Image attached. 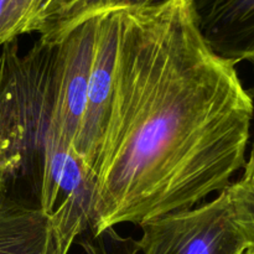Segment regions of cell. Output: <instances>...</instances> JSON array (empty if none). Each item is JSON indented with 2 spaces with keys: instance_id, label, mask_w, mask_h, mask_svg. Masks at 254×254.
Listing matches in <instances>:
<instances>
[{
  "instance_id": "obj_1",
  "label": "cell",
  "mask_w": 254,
  "mask_h": 254,
  "mask_svg": "<svg viewBox=\"0 0 254 254\" xmlns=\"http://www.w3.org/2000/svg\"><path fill=\"white\" fill-rule=\"evenodd\" d=\"M254 99L203 40L193 0L119 7L89 231L195 207L245 168Z\"/></svg>"
},
{
  "instance_id": "obj_2",
  "label": "cell",
  "mask_w": 254,
  "mask_h": 254,
  "mask_svg": "<svg viewBox=\"0 0 254 254\" xmlns=\"http://www.w3.org/2000/svg\"><path fill=\"white\" fill-rule=\"evenodd\" d=\"M139 254H245L247 242L223 190L208 202L143 223Z\"/></svg>"
},
{
  "instance_id": "obj_3",
  "label": "cell",
  "mask_w": 254,
  "mask_h": 254,
  "mask_svg": "<svg viewBox=\"0 0 254 254\" xmlns=\"http://www.w3.org/2000/svg\"><path fill=\"white\" fill-rule=\"evenodd\" d=\"M96 35V16L62 32L54 42L52 118L73 145L86 106ZM45 41V40H44Z\"/></svg>"
},
{
  "instance_id": "obj_4",
  "label": "cell",
  "mask_w": 254,
  "mask_h": 254,
  "mask_svg": "<svg viewBox=\"0 0 254 254\" xmlns=\"http://www.w3.org/2000/svg\"><path fill=\"white\" fill-rule=\"evenodd\" d=\"M96 16V35L86 106L73 148L93 174L108 123L113 92V73L119 31V7Z\"/></svg>"
},
{
  "instance_id": "obj_5",
  "label": "cell",
  "mask_w": 254,
  "mask_h": 254,
  "mask_svg": "<svg viewBox=\"0 0 254 254\" xmlns=\"http://www.w3.org/2000/svg\"><path fill=\"white\" fill-rule=\"evenodd\" d=\"M203 40L235 64H254V0H193Z\"/></svg>"
},
{
  "instance_id": "obj_6",
  "label": "cell",
  "mask_w": 254,
  "mask_h": 254,
  "mask_svg": "<svg viewBox=\"0 0 254 254\" xmlns=\"http://www.w3.org/2000/svg\"><path fill=\"white\" fill-rule=\"evenodd\" d=\"M0 254H50L47 222L37 206L0 197Z\"/></svg>"
},
{
  "instance_id": "obj_7",
  "label": "cell",
  "mask_w": 254,
  "mask_h": 254,
  "mask_svg": "<svg viewBox=\"0 0 254 254\" xmlns=\"http://www.w3.org/2000/svg\"><path fill=\"white\" fill-rule=\"evenodd\" d=\"M40 0H0V46L29 34Z\"/></svg>"
},
{
  "instance_id": "obj_8",
  "label": "cell",
  "mask_w": 254,
  "mask_h": 254,
  "mask_svg": "<svg viewBox=\"0 0 254 254\" xmlns=\"http://www.w3.org/2000/svg\"><path fill=\"white\" fill-rule=\"evenodd\" d=\"M233 217L242 232L248 250L254 251V184L237 180L226 189Z\"/></svg>"
},
{
  "instance_id": "obj_9",
  "label": "cell",
  "mask_w": 254,
  "mask_h": 254,
  "mask_svg": "<svg viewBox=\"0 0 254 254\" xmlns=\"http://www.w3.org/2000/svg\"><path fill=\"white\" fill-rule=\"evenodd\" d=\"M122 4H123V0H77L67 10L66 14L60 19V21L51 30V32H49L45 36H41V39L54 41L62 32H64L69 27L74 26L78 22L83 21L87 17L92 16L99 11H103V10L121 7Z\"/></svg>"
},
{
  "instance_id": "obj_10",
  "label": "cell",
  "mask_w": 254,
  "mask_h": 254,
  "mask_svg": "<svg viewBox=\"0 0 254 254\" xmlns=\"http://www.w3.org/2000/svg\"><path fill=\"white\" fill-rule=\"evenodd\" d=\"M82 246L87 254H139L136 241L121 237L114 228L92 236L91 240L83 241Z\"/></svg>"
},
{
  "instance_id": "obj_11",
  "label": "cell",
  "mask_w": 254,
  "mask_h": 254,
  "mask_svg": "<svg viewBox=\"0 0 254 254\" xmlns=\"http://www.w3.org/2000/svg\"><path fill=\"white\" fill-rule=\"evenodd\" d=\"M76 1L77 0H40L39 10L30 25L29 34L37 32L40 36H45L51 32L60 19Z\"/></svg>"
},
{
  "instance_id": "obj_12",
  "label": "cell",
  "mask_w": 254,
  "mask_h": 254,
  "mask_svg": "<svg viewBox=\"0 0 254 254\" xmlns=\"http://www.w3.org/2000/svg\"><path fill=\"white\" fill-rule=\"evenodd\" d=\"M20 170V160L11 155L6 145L0 141V197L9 192V186L16 180Z\"/></svg>"
},
{
  "instance_id": "obj_13",
  "label": "cell",
  "mask_w": 254,
  "mask_h": 254,
  "mask_svg": "<svg viewBox=\"0 0 254 254\" xmlns=\"http://www.w3.org/2000/svg\"><path fill=\"white\" fill-rule=\"evenodd\" d=\"M253 66H254V64H253ZM250 93H251V96H252V98L254 99V86H253V88L250 91ZM243 169H245V171H243V175H242V178H241V180L247 181V183H251V184H254V143L252 145V150H251L250 159L246 161V165Z\"/></svg>"
},
{
  "instance_id": "obj_14",
  "label": "cell",
  "mask_w": 254,
  "mask_h": 254,
  "mask_svg": "<svg viewBox=\"0 0 254 254\" xmlns=\"http://www.w3.org/2000/svg\"><path fill=\"white\" fill-rule=\"evenodd\" d=\"M161 1H165V0H123L122 6H145V5H154Z\"/></svg>"
},
{
  "instance_id": "obj_15",
  "label": "cell",
  "mask_w": 254,
  "mask_h": 254,
  "mask_svg": "<svg viewBox=\"0 0 254 254\" xmlns=\"http://www.w3.org/2000/svg\"><path fill=\"white\" fill-rule=\"evenodd\" d=\"M245 254H254V251H252V250H248L247 252H246Z\"/></svg>"
}]
</instances>
